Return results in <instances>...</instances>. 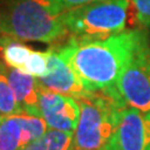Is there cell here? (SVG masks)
Instances as JSON below:
<instances>
[{
    "mask_svg": "<svg viewBox=\"0 0 150 150\" xmlns=\"http://www.w3.org/2000/svg\"><path fill=\"white\" fill-rule=\"evenodd\" d=\"M143 35L123 31L101 40H75L58 46L86 91L114 90Z\"/></svg>",
    "mask_w": 150,
    "mask_h": 150,
    "instance_id": "1",
    "label": "cell"
},
{
    "mask_svg": "<svg viewBox=\"0 0 150 150\" xmlns=\"http://www.w3.org/2000/svg\"><path fill=\"white\" fill-rule=\"evenodd\" d=\"M0 35L51 44L68 34L54 0H9L0 10Z\"/></svg>",
    "mask_w": 150,
    "mask_h": 150,
    "instance_id": "2",
    "label": "cell"
},
{
    "mask_svg": "<svg viewBox=\"0 0 150 150\" xmlns=\"http://www.w3.org/2000/svg\"><path fill=\"white\" fill-rule=\"evenodd\" d=\"M76 100L80 106V115L74 131L73 148L106 150L119 112L128 105L106 91H86Z\"/></svg>",
    "mask_w": 150,
    "mask_h": 150,
    "instance_id": "3",
    "label": "cell"
},
{
    "mask_svg": "<svg viewBox=\"0 0 150 150\" xmlns=\"http://www.w3.org/2000/svg\"><path fill=\"white\" fill-rule=\"evenodd\" d=\"M130 0H96L63 13L67 34L75 40H101L123 33Z\"/></svg>",
    "mask_w": 150,
    "mask_h": 150,
    "instance_id": "4",
    "label": "cell"
},
{
    "mask_svg": "<svg viewBox=\"0 0 150 150\" xmlns=\"http://www.w3.org/2000/svg\"><path fill=\"white\" fill-rule=\"evenodd\" d=\"M110 93L125 105L150 111V46L144 36Z\"/></svg>",
    "mask_w": 150,
    "mask_h": 150,
    "instance_id": "5",
    "label": "cell"
},
{
    "mask_svg": "<svg viewBox=\"0 0 150 150\" xmlns=\"http://www.w3.org/2000/svg\"><path fill=\"white\" fill-rule=\"evenodd\" d=\"M106 150H150L149 112L123 108Z\"/></svg>",
    "mask_w": 150,
    "mask_h": 150,
    "instance_id": "6",
    "label": "cell"
},
{
    "mask_svg": "<svg viewBox=\"0 0 150 150\" xmlns=\"http://www.w3.org/2000/svg\"><path fill=\"white\" fill-rule=\"evenodd\" d=\"M39 111L48 128L74 133L80 115V106L75 98L50 91L39 84Z\"/></svg>",
    "mask_w": 150,
    "mask_h": 150,
    "instance_id": "7",
    "label": "cell"
},
{
    "mask_svg": "<svg viewBox=\"0 0 150 150\" xmlns=\"http://www.w3.org/2000/svg\"><path fill=\"white\" fill-rule=\"evenodd\" d=\"M49 53V68L48 73L44 76L38 78V81L43 88L50 91L64 94V95L73 96L78 99L86 90L79 80L76 74L70 67V64L64 55L60 53L58 48H51L48 50Z\"/></svg>",
    "mask_w": 150,
    "mask_h": 150,
    "instance_id": "8",
    "label": "cell"
},
{
    "mask_svg": "<svg viewBox=\"0 0 150 150\" xmlns=\"http://www.w3.org/2000/svg\"><path fill=\"white\" fill-rule=\"evenodd\" d=\"M6 74L23 114L38 115L39 111V81L31 74L6 65Z\"/></svg>",
    "mask_w": 150,
    "mask_h": 150,
    "instance_id": "9",
    "label": "cell"
},
{
    "mask_svg": "<svg viewBox=\"0 0 150 150\" xmlns=\"http://www.w3.org/2000/svg\"><path fill=\"white\" fill-rule=\"evenodd\" d=\"M26 145L21 114L0 116V150H21Z\"/></svg>",
    "mask_w": 150,
    "mask_h": 150,
    "instance_id": "10",
    "label": "cell"
},
{
    "mask_svg": "<svg viewBox=\"0 0 150 150\" xmlns=\"http://www.w3.org/2000/svg\"><path fill=\"white\" fill-rule=\"evenodd\" d=\"M31 53L33 50L23 44L21 40L6 35H0V54L8 67L23 70L24 64Z\"/></svg>",
    "mask_w": 150,
    "mask_h": 150,
    "instance_id": "11",
    "label": "cell"
},
{
    "mask_svg": "<svg viewBox=\"0 0 150 150\" xmlns=\"http://www.w3.org/2000/svg\"><path fill=\"white\" fill-rule=\"evenodd\" d=\"M73 138L74 133L50 129L21 150H70L73 148Z\"/></svg>",
    "mask_w": 150,
    "mask_h": 150,
    "instance_id": "12",
    "label": "cell"
},
{
    "mask_svg": "<svg viewBox=\"0 0 150 150\" xmlns=\"http://www.w3.org/2000/svg\"><path fill=\"white\" fill-rule=\"evenodd\" d=\"M23 114L6 74L5 63L0 62V116Z\"/></svg>",
    "mask_w": 150,
    "mask_h": 150,
    "instance_id": "13",
    "label": "cell"
},
{
    "mask_svg": "<svg viewBox=\"0 0 150 150\" xmlns=\"http://www.w3.org/2000/svg\"><path fill=\"white\" fill-rule=\"evenodd\" d=\"M49 53L48 51H33L24 64L23 71L31 74L35 78H41L48 73L49 68Z\"/></svg>",
    "mask_w": 150,
    "mask_h": 150,
    "instance_id": "14",
    "label": "cell"
},
{
    "mask_svg": "<svg viewBox=\"0 0 150 150\" xmlns=\"http://www.w3.org/2000/svg\"><path fill=\"white\" fill-rule=\"evenodd\" d=\"M137 10L138 20L144 25H150V0H130Z\"/></svg>",
    "mask_w": 150,
    "mask_h": 150,
    "instance_id": "15",
    "label": "cell"
},
{
    "mask_svg": "<svg viewBox=\"0 0 150 150\" xmlns=\"http://www.w3.org/2000/svg\"><path fill=\"white\" fill-rule=\"evenodd\" d=\"M93 1H96V0H54V3L58 5V8L63 13L67 10H70V9L83 6L85 4L93 3Z\"/></svg>",
    "mask_w": 150,
    "mask_h": 150,
    "instance_id": "16",
    "label": "cell"
},
{
    "mask_svg": "<svg viewBox=\"0 0 150 150\" xmlns=\"http://www.w3.org/2000/svg\"><path fill=\"white\" fill-rule=\"evenodd\" d=\"M70 150H78V149H75V148H71V149H70Z\"/></svg>",
    "mask_w": 150,
    "mask_h": 150,
    "instance_id": "17",
    "label": "cell"
},
{
    "mask_svg": "<svg viewBox=\"0 0 150 150\" xmlns=\"http://www.w3.org/2000/svg\"><path fill=\"white\" fill-rule=\"evenodd\" d=\"M149 114H150V111H149Z\"/></svg>",
    "mask_w": 150,
    "mask_h": 150,
    "instance_id": "18",
    "label": "cell"
}]
</instances>
